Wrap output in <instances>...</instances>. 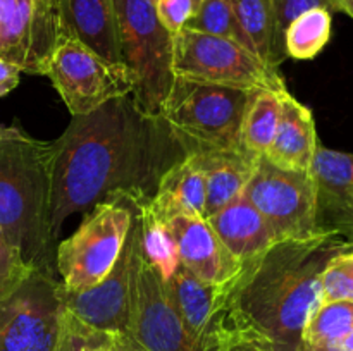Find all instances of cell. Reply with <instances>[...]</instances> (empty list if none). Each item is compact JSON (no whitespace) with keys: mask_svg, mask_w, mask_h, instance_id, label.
Wrapping results in <instances>:
<instances>
[{"mask_svg":"<svg viewBox=\"0 0 353 351\" xmlns=\"http://www.w3.org/2000/svg\"><path fill=\"white\" fill-rule=\"evenodd\" d=\"M186 157L162 117L141 112L131 95L74 116L54 140L52 236L76 212L116 195L152 198L162 176Z\"/></svg>","mask_w":353,"mask_h":351,"instance_id":"6da1fadb","label":"cell"},{"mask_svg":"<svg viewBox=\"0 0 353 351\" xmlns=\"http://www.w3.org/2000/svg\"><path fill=\"white\" fill-rule=\"evenodd\" d=\"M348 248L353 246L336 234L276 241L231 281L226 315L216 336L236 330L262 341L271 351H300L303 329L321 305L324 267Z\"/></svg>","mask_w":353,"mask_h":351,"instance_id":"7a4b0ae2","label":"cell"},{"mask_svg":"<svg viewBox=\"0 0 353 351\" xmlns=\"http://www.w3.org/2000/svg\"><path fill=\"white\" fill-rule=\"evenodd\" d=\"M52 158L54 141H0V226L34 270L55 275Z\"/></svg>","mask_w":353,"mask_h":351,"instance_id":"3957f363","label":"cell"},{"mask_svg":"<svg viewBox=\"0 0 353 351\" xmlns=\"http://www.w3.org/2000/svg\"><path fill=\"white\" fill-rule=\"evenodd\" d=\"M123 64L133 79L131 96L143 114L161 117L174 85V34L159 21L152 0H114Z\"/></svg>","mask_w":353,"mask_h":351,"instance_id":"277c9868","label":"cell"},{"mask_svg":"<svg viewBox=\"0 0 353 351\" xmlns=\"http://www.w3.org/2000/svg\"><path fill=\"white\" fill-rule=\"evenodd\" d=\"M252 93L176 78L161 117L186 155L241 150V123Z\"/></svg>","mask_w":353,"mask_h":351,"instance_id":"5b68a950","label":"cell"},{"mask_svg":"<svg viewBox=\"0 0 353 351\" xmlns=\"http://www.w3.org/2000/svg\"><path fill=\"white\" fill-rule=\"evenodd\" d=\"M133 220V202L110 196L86 210L81 226L55 248L62 288L83 291L99 284L119 258Z\"/></svg>","mask_w":353,"mask_h":351,"instance_id":"8992f818","label":"cell"},{"mask_svg":"<svg viewBox=\"0 0 353 351\" xmlns=\"http://www.w3.org/2000/svg\"><path fill=\"white\" fill-rule=\"evenodd\" d=\"M174 78L245 92H288L278 69L236 41L185 30L174 34Z\"/></svg>","mask_w":353,"mask_h":351,"instance_id":"52a82bcc","label":"cell"},{"mask_svg":"<svg viewBox=\"0 0 353 351\" xmlns=\"http://www.w3.org/2000/svg\"><path fill=\"white\" fill-rule=\"evenodd\" d=\"M137 351H205L183 323L165 282L138 246L130 288V323L126 336L117 337Z\"/></svg>","mask_w":353,"mask_h":351,"instance_id":"ba28073f","label":"cell"},{"mask_svg":"<svg viewBox=\"0 0 353 351\" xmlns=\"http://www.w3.org/2000/svg\"><path fill=\"white\" fill-rule=\"evenodd\" d=\"M47 76L72 117L93 112L103 103L133 92L126 65L109 62L69 36L62 38L55 48Z\"/></svg>","mask_w":353,"mask_h":351,"instance_id":"9c48e42d","label":"cell"},{"mask_svg":"<svg viewBox=\"0 0 353 351\" xmlns=\"http://www.w3.org/2000/svg\"><path fill=\"white\" fill-rule=\"evenodd\" d=\"M243 196L264 217L278 241L323 234L316 227V186L310 172L285 171L262 155Z\"/></svg>","mask_w":353,"mask_h":351,"instance_id":"30bf717a","label":"cell"},{"mask_svg":"<svg viewBox=\"0 0 353 351\" xmlns=\"http://www.w3.org/2000/svg\"><path fill=\"white\" fill-rule=\"evenodd\" d=\"M61 281L34 270L0 299V351H57Z\"/></svg>","mask_w":353,"mask_h":351,"instance_id":"8fae6325","label":"cell"},{"mask_svg":"<svg viewBox=\"0 0 353 351\" xmlns=\"http://www.w3.org/2000/svg\"><path fill=\"white\" fill-rule=\"evenodd\" d=\"M64 36L61 12L48 0H0V58L21 72L47 76Z\"/></svg>","mask_w":353,"mask_h":351,"instance_id":"7c38bea8","label":"cell"},{"mask_svg":"<svg viewBox=\"0 0 353 351\" xmlns=\"http://www.w3.org/2000/svg\"><path fill=\"white\" fill-rule=\"evenodd\" d=\"M140 246V226H138L137 210L133 205V220L128 231L119 258L112 270L97 286L83 291L59 289L62 306L81 322L95 329L123 337L128 332L130 323V288L133 262Z\"/></svg>","mask_w":353,"mask_h":351,"instance_id":"4fadbf2b","label":"cell"},{"mask_svg":"<svg viewBox=\"0 0 353 351\" xmlns=\"http://www.w3.org/2000/svg\"><path fill=\"white\" fill-rule=\"evenodd\" d=\"M310 176L316 186L317 233L336 234L353 246V153L319 143Z\"/></svg>","mask_w":353,"mask_h":351,"instance_id":"5bb4252c","label":"cell"},{"mask_svg":"<svg viewBox=\"0 0 353 351\" xmlns=\"http://www.w3.org/2000/svg\"><path fill=\"white\" fill-rule=\"evenodd\" d=\"M169 224L183 267L210 284H226L238 277L243 265L228 251L216 231L203 217L178 215Z\"/></svg>","mask_w":353,"mask_h":351,"instance_id":"9a60e30c","label":"cell"},{"mask_svg":"<svg viewBox=\"0 0 353 351\" xmlns=\"http://www.w3.org/2000/svg\"><path fill=\"white\" fill-rule=\"evenodd\" d=\"M230 286L231 281L226 284L202 281L183 265L165 282L171 301L174 303L183 323L205 351L224 322Z\"/></svg>","mask_w":353,"mask_h":351,"instance_id":"2e32d148","label":"cell"},{"mask_svg":"<svg viewBox=\"0 0 353 351\" xmlns=\"http://www.w3.org/2000/svg\"><path fill=\"white\" fill-rule=\"evenodd\" d=\"M317 145L316 120L310 109L290 92L283 93L278 131L264 157L285 171L310 172Z\"/></svg>","mask_w":353,"mask_h":351,"instance_id":"e0dca14e","label":"cell"},{"mask_svg":"<svg viewBox=\"0 0 353 351\" xmlns=\"http://www.w3.org/2000/svg\"><path fill=\"white\" fill-rule=\"evenodd\" d=\"M207 220L228 251L241 265L257 260L278 241L264 217L245 198L243 193Z\"/></svg>","mask_w":353,"mask_h":351,"instance_id":"ac0fdd59","label":"cell"},{"mask_svg":"<svg viewBox=\"0 0 353 351\" xmlns=\"http://www.w3.org/2000/svg\"><path fill=\"white\" fill-rule=\"evenodd\" d=\"M61 17L65 36L81 41L109 62L123 64L114 0H64Z\"/></svg>","mask_w":353,"mask_h":351,"instance_id":"d6986e66","label":"cell"},{"mask_svg":"<svg viewBox=\"0 0 353 351\" xmlns=\"http://www.w3.org/2000/svg\"><path fill=\"white\" fill-rule=\"evenodd\" d=\"M150 205L164 220L178 215L205 219V176L195 153H188L162 176Z\"/></svg>","mask_w":353,"mask_h":351,"instance_id":"ffe728a7","label":"cell"},{"mask_svg":"<svg viewBox=\"0 0 353 351\" xmlns=\"http://www.w3.org/2000/svg\"><path fill=\"white\" fill-rule=\"evenodd\" d=\"M205 176V219L240 196L259 157L245 150H214L195 153Z\"/></svg>","mask_w":353,"mask_h":351,"instance_id":"44dd1931","label":"cell"},{"mask_svg":"<svg viewBox=\"0 0 353 351\" xmlns=\"http://www.w3.org/2000/svg\"><path fill=\"white\" fill-rule=\"evenodd\" d=\"M131 202L137 210L138 226H140L141 255L161 275L162 281L168 282L181 267L178 244L169 229V224L155 213L150 205V198L131 200Z\"/></svg>","mask_w":353,"mask_h":351,"instance_id":"7402d4cb","label":"cell"},{"mask_svg":"<svg viewBox=\"0 0 353 351\" xmlns=\"http://www.w3.org/2000/svg\"><path fill=\"white\" fill-rule=\"evenodd\" d=\"M281 95L283 93L268 92V89L252 93L247 110H245L243 123H241V150L255 157H262L268 151L278 131L279 116H281Z\"/></svg>","mask_w":353,"mask_h":351,"instance_id":"603a6c76","label":"cell"},{"mask_svg":"<svg viewBox=\"0 0 353 351\" xmlns=\"http://www.w3.org/2000/svg\"><path fill=\"white\" fill-rule=\"evenodd\" d=\"M255 48V54L269 67L278 69L281 61L276 52L274 16L271 0H228Z\"/></svg>","mask_w":353,"mask_h":351,"instance_id":"cb8c5ba5","label":"cell"},{"mask_svg":"<svg viewBox=\"0 0 353 351\" xmlns=\"http://www.w3.org/2000/svg\"><path fill=\"white\" fill-rule=\"evenodd\" d=\"M333 14L326 9H312L296 17L285 31L286 57L309 61L319 55L331 38Z\"/></svg>","mask_w":353,"mask_h":351,"instance_id":"d4e9b609","label":"cell"},{"mask_svg":"<svg viewBox=\"0 0 353 351\" xmlns=\"http://www.w3.org/2000/svg\"><path fill=\"white\" fill-rule=\"evenodd\" d=\"M353 329V301H323L303 329V348L319 351Z\"/></svg>","mask_w":353,"mask_h":351,"instance_id":"484cf974","label":"cell"},{"mask_svg":"<svg viewBox=\"0 0 353 351\" xmlns=\"http://www.w3.org/2000/svg\"><path fill=\"white\" fill-rule=\"evenodd\" d=\"M186 28L200 31V33L214 34V36L236 41L241 47L255 54V48L252 45L250 38L247 36L243 28L240 26L228 0H200L195 14L188 21Z\"/></svg>","mask_w":353,"mask_h":351,"instance_id":"4316f807","label":"cell"},{"mask_svg":"<svg viewBox=\"0 0 353 351\" xmlns=\"http://www.w3.org/2000/svg\"><path fill=\"white\" fill-rule=\"evenodd\" d=\"M116 337L81 322L62 306L57 351H116Z\"/></svg>","mask_w":353,"mask_h":351,"instance_id":"83f0119b","label":"cell"},{"mask_svg":"<svg viewBox=\"0 0 353 351\" xmlns=\"http://www.w3.org/2000/svg\"><path fill=\"white\" fill-rule=\"evenodd\" d=\"M340 299L353 301V248L333 255L321 275V303Z\"/></svg>","mask_w":353,"mask_h":351,"instance_id":"f1b7e54d","label":"cell"},{"mask_svg":"<svg viewBox=\"0 0 353 351\" xmlns=\"http://www.w3.org/2000/svg\"><path fill=\"white\" fill-rule=\"evenodd\" d=\"M272 16H274V40L276 52L279 61H286L285 54V31L296 17L309 12L312 9H326L333 12H340L334 0H271Z\"/></svg>","mask_w":353,"mask_h":351,"instance_id":"f546056e","label":"cell"},{"mask_svg":"<svg viewBox=\"0 0 353 351\" xmlns=\"http://www.w3.org/2000/svg\"><path fill=\"white\" fill-rule=\"evenodd\" d=\"M33 272L34 268L0 226V299L12 295Z\"/></svg>","mask_w":353,"mask_h":351,"instance_id":"4dcf8cb0","label":"cell"},{"mask_svg":"<svg viewBox=\"0 0 353 351\" xmlns=\"http://www.w3.org/2000/svg\"><path fill=\"white\" fill-rule=\"evenodd\" d=\"M196 6L193 0H155V12L162 26L172 34L185 30L188 21L195 14Z\"/></svg>","mask_w":353,"mask_h":351,"instance_id":"1f68e13d","label":"cell"},{"mask_svg":"<svg viewBox=\"0 0 353 351\" xmlns=\"http://www.w3.org/2000/svg\"><path fill=\"white\" fill-rule=\"evenodd\" d=\"M209 351H271L262 341L236 330L219 334L209 344Z\"/></svg>","mask_w":353,"mask_h":351,"instance_id":"d6a6232c","label":"cell"},{"mask_svg":"<svg viewBox=\"0 0 353 351\" xmlns=\"http://www.w3.org/2000/svg\"><path fill=\"white\" fill-rule=\"evenodd\" d=\"M21 69L0 58V96H6L19 85Z\"/></svg>","mask_w":353,"mask_h":351,"instance_id":"836d02e7","label":"cell"},{"mask_svg":"<svg viewBox=\"0 0 353 351\" xmlns=\"http://www.w3.org/2000/svg\"><path fill=\"white\" fill-rule=\"evenodd\" d=\"M319 351H353V329L350 330V332L345 334L343 337L333 341V343L327 344V346H324L323 350H319Z\"/></svg>","mask_w":353,"mask_h":351,"instance_id":"e575fe53","label":"cell"},{"mask_svg":"<svg viewBox=\"0 0 353 351\" xmlns=\"http://www.w3.org/2000/svg\"><path fill=\"white\" fill-rule=\"evenodd\" d=\"M26 134L28 133H24V131L17 126H3V124H0V141L16 140V138L26 136Z\"/></svg>","mask_w":353,"mask_h":351,"instance_id":"d590c367","label":"cell"},{"mask_svg":"<svg viewBox=\"0 0 353 351\" xmlns=\"http://www.w3.org/2000/svg\"><path fill=\"white\" fill-rule=\"evenodd\" d=\"M334 2H336L340 12L348 14L353 19V0H334Z\"/></svg>","mask_w":353,"mask_h":351,"instance_id":"8d00e7d4","label":"cell"},{"mask_svg":"<svg viewBox=\"0 0 353 351\" xmlns=\"http://www.w3.org/2000/svg\"><path fill=\"white\" fill-rule=\"evenodd\" d=\"M48 2H50L52 6H54L55 9H57L59 12H61V7H62V2H64V0H48Z\"/></svg>","mask_w":353,"mask_h":351,"instance_id":"74e56055","label":"cell"},{"mask_svg":"<svg viewBox=\"0 0 353 351\" xmlns=\"http://www.w3.org/2000/svg\"><path fill=\"white\" fill-rule=\"evenodd\" d=\"M193 2H195V6L199 7V3H200V0H193Z\"/></svg>","mask_w":353,"mask_h":351,"instance_id":"f35d334b","label":"cell"},{"mask_svg":"<svg viewBox=\"0 0 353 351\" xmlns=\"http://www.w3.org/2000/svg\"><path fill=\"white\" fill-rule=\"evenodd\" d=\"M300 351H309V350H305V348H303V346H302V350H300Z\"/></svg>","mask_w":353,"mask_h":351,"instance_id":"ab89813d","label":"cell"},{"mask_svg":"<svg viewBox=\"0 0 353 351\" xmlns=\"http://www.w3.org/2000/svg\"><path fill=\"white\" fill-rule=\"evenodd\" d=\"M152 2H154V3H155V0H152Z\"/></svg>","mask_w":353,"mask_h":351,"instance_id":"60d3db41","label":"cell"}]
</instances>
